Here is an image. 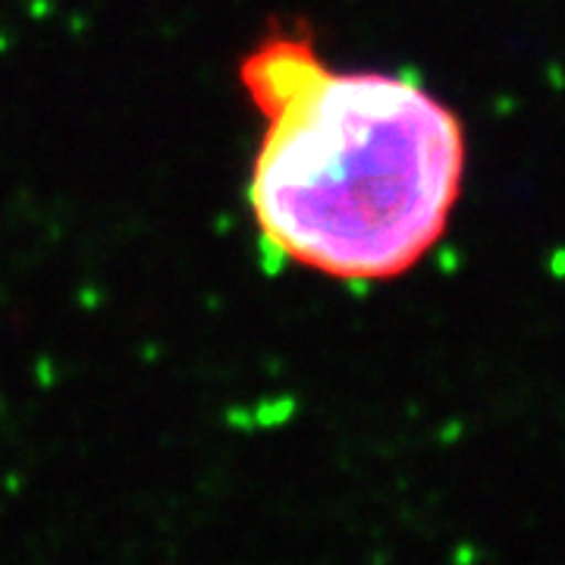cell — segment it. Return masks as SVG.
<instances>
[{
	"label": "cell",
	"instance_id": "6da1fadb",
	"mask_svg": "<svg viewBox=\"0 0 565 565\" xmlns=\"http://www.w3.org/2000/svg\"><path fill=\"white\" fill-rule=\"evenodd\" d=\"M264 139L248 182L262 243L337 280H390L444 236L459 199V117L422 85L340 73L299 29H270L239 63Z\"/></svg>",
	"mask_w": 565,
	"mask_h": 565
}]
</instances>
